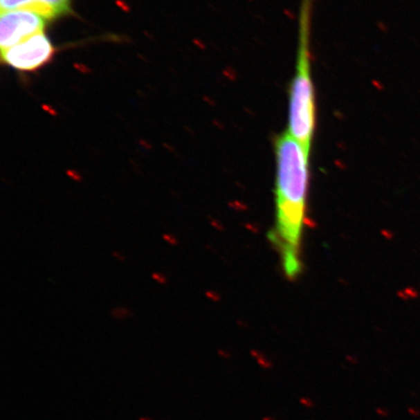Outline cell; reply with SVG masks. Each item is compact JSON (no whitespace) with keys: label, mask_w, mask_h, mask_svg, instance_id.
I'll return each mask as SVG.
<instances>
[{"label":"cell","mask_w":420,"mask_h":420,"mask_svg":"<svg viewBox=\"0 0 420 420\" xmlns=\"http://www.w3.org/2000/svg\"><path fill=\"white\" fill-rule=\"evenodd\" d=\"M275 152L277 226L273 241L280 249L285 273L293 277L302 266L300 248L306 219L311 151L286 131L275 139Z\"/></svg>","instance_id":"1"},{"label":"cell","mask_w":420,"mask_h":420,"mask_svg":"<svg viewBox=\"0 0 420 420\" xmlns=\"http://www.w3.org/2000/svg\"><path fill=\"white\" fill-rule=\"evenodd\" d=\"M314 0H302L296 71L289 88L288 133L311 151L316 127V92L311 76V26Z\"/></svg>","instance_id":"2"},{"label":"cell","mask_w":420,"mask_h":420,"mask_svg":"<svg viewBox=\"0 0 420 420\" xmlns=\"http://www.w3.org/2000/svg\"><path fill=\"white\" fill-rule=\"evenodd\" d=\"M47 19L28 9L1 11L0 15V47L1 51L25 42L44 31Z\"/></svg>","instance_id":"3"},{"label":"cell","mask_w":420,"mask_h":420,"mask_svg":"<svg viewBox=\"0 0 420 420\" xmlns=\"http://www.w3.org/2000/svg\"><path fill=\"white\" fill-rule=\"evenodd\" d=\"M54 52V46L43 31L1 51L2 61L17 71H33L49 62Z\"/></svg>","instance_id":"4"},{"label":"cell","mask_w":420,"mask_h":420,"mask_svg":"<svg viewBox=\"0 0 420 420\" xmlns=\"http://www.w3.org/2000/svg\"><path fill=\"white\" fill-rule=\"evenodd\" d=\"M0 6L1 11L28 9L51 20L69 13L71 0H0Z\"/></svg>","instance_id":"5"},{"label":"cell","mask_w":420,"mask_h":420,"mask_svg":"<svg viewBox=\"0 0 420 420\" xmlns=\"http://www.w3.org/2000/svg\"><path fill=\"white\" fill-rule=\"evenodd\" d=\"M110 314H111L112 318L118 319V320H123V319H127L131 318V316H134V313L127 308L113 309L111 311H110Z\"/></svg>","instance_id":"6"},{"label":"cell","mask_w":420,"mask_h":420,"mask_svg":"<svg viewBox=\"0 0 420 420\" xmlns=\"http://www.w3.org/2000/svg\"><path fill=\"white\" fill-rule=\"evenodd\" d=\"M151 277H152L153 280H155L156 282L159 283L161 285H165L167 283V278L164 273H153Z\"/></svg>","instance_id":"7"},{"label":"cell","mask_w":420,"mask_h":420,"mask_svg":"<svg viewBox=\"0 0 420 420\" xmlns=\"http://www.w3.org/2000/svg\"><path fill=\"white\" fill-rule=\"evenodd\" d=\"M163 239H164L165 241H167V244H172V246H176L179 244V239H177L174 235L165 234L164 236H163Z\"/></svg>","instance_id":"8"},{"label":"cell","mask_w":420,"mask_h":420,"mask_svg":"<svg viewBox=\"0 0 420 420\" xmlns=\"http://www.w3.org/2000/svg\"><path fill=\"white\" fill-rule=\"evenodd\" d=\"M112 256L118 261L125 262L126 261V257L123 254L120 253L118 251H113Z\"/></svg>","instance_id":"9"},{"label":"cell","mask_w":420,"mask_h":420,"mask_svg":"<svg viewBox=\"0 0 420 420\" xmlns=\"http://www.w3.org/2000/svg\"><path fill=\"white\" fill-rule=\"evenodd\" d=\"M69 176H71L72 179L76 180V181H81V177L79 176V175H76L75 174H73V172H69Z\"/></svg>","instance_id":"10"},{"label":"cell","mask_w":420,"mask_h":420,"mask_svg":"<svg viewBox=\"0 0 420 420\" xmlns=\"http://www.w3.org/2000/svg\"><path fill=\"white\" fill-rule=\"evenodd\" d=\"M138 420H154L151 419V417H139Z\"/></svg>","instance_id":"11"}]
</instances>
